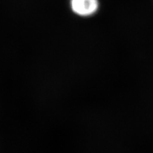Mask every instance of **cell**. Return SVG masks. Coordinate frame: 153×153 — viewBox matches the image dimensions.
<instances>
[{"label": "cell", "instance_id": "obj_1", "mask_svg": "<svg viewBox=\"0 0 153 153\" xmlns=\"http://www.w3.org/2000/svg\"><path fill=\"white\" fill-rule=\"evenodd\" d=\"M72 10L81 16H89L98 10V0H71Z\"/></svg>", "mask_w": 153, "mask_h": 153}]
</instances>
